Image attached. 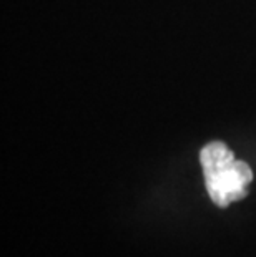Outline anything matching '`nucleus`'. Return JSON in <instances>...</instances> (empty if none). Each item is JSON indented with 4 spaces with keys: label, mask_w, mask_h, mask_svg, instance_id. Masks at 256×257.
Segmentation results:
<instances>
[{
    "label": "nucleus",
    "mask_w": 256,
    "mask_h": 257,
    "mask_svg": "<svg viewBox=\"0 0 256 257\" xmlns=\"http://www.w3.org/2000/svg\"><path fill=\"white\" fill-rule=\"evenodd\" d=\"M206 191L211 201L220 207L246 198L248 186L253 181V171L244 161L235 160V155L223 141H211L200 153Z\"/></svg>",
    "instance_id": "1"
}]
</instances>
